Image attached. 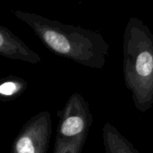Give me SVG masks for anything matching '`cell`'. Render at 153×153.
I'll list each match as a JSON object with an SVG mask.
<instances>
[{
  "instance_id": "4",
  "label": "cell",
  "mask_w": 153,
  "mask_h": 153,
  "mask_svg": "<svg viewBox=\"0 0 153 153\" xmlns=\"http://www.w3.org/2000/svg\"><path fill=\"white\" fill-rule=\"evenodd\" d=\"M0 56L32 65L39 64L41 57L30 48L9 29L0 25Z\"/></svg>"
},
{
  "instance_id": "2",
  "label": "cell",
  "mask_w": 153,
  "mask_h": 153,
  "mask_svg": "<svg viewBox=\"0 0 153 153\" xmlns=\"http://www.w3.org/2000/svg\"><path fill=\"white\" fill-rule=\"evenodd\" d=\"M82 101L73 95L62 111H58L59 125L53 153H79L87 120Z\"/></svg>"
},
{
  "instance_id": "3",
  "label": "cell",
  "mask_w": 153,
  "mask_h": 153,
  "mask_svg": "<svg viewBox=\"0 0 153 153\" xmlns=\"http://www.w3.org/2000/svg\"><path fill=\"white\" fill-rule=\"evenodd\" d=\"M52 134V119L48 111L30 118L13 142L11 153H47Z\"/></svg>"
},
{
  "instance_id": "6",
  "label": "cell",
  "mask_w": 153,
  "mask_h": 153,
  "mask_svg": "<svg viewBox=\"0 0 153 153\" xmlns=\"http://www.w3.org/2000/svg\"><path fill=\"white\" fill-rule=\"evenodd\" d=\"M153 69V57L151 53L144 51L141 53L136 60V71L141 76H148Z\"/></svg>"
},
{
  "instance_id": "5",
  "label": "cell",
  "mask_w": 153,
  "mask_h": 153,
  "mask_svg": "<svg viewBox=\"0 0 153 153\" xmlns=\"http://www.w3.org/2000/svg\"><path fill=\"white\" fill-rule=\"evenodd\" d=\"M27 82L16 75L0 78V101H12L22 95L27 90Z\"/></svg>"
},
{
  "instance_id": "1",
  "label": "cell",
  "mask_w": 153,
  "mask_h": 153,
  "mask_svg": "<svg viewBox=\"0 0 153 153\" xmlns=\"http://www.w3.org/2000/svg\"><path fill=\"white\" fill-rule=\"evenodd\" d=\"M14 16L26 23L42 44L56 55L76 61L85 59V35L80 30L40 14L15 10Z\"/></svg>"
}]
</instances>
